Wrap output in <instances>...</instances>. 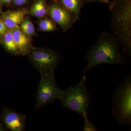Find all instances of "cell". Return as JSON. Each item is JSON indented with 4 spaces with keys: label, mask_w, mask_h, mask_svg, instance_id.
<instances>
[{
    "label": "cell",
    "mask_w": 131,
    "mask_h": 131,
    "mask_svg": "<svg viewBox=\"0 0 131 131\" xmlns=\"http://www.w3.org/2000/svg\"><path fill=\"white\" fill-rule=\"evenodd\" d=\"M24 1H25L26 2L27 0H24Z\"/></svg>",
    "instance_id": "22"
},
{
    "label": "cell",
    "mask_w": 131,
    "mask_h": 131,
    "mask_svg": "<svg viewBox=\"0 0 131 131\" xmlns=\"http://www.w3.org/2000/svg\"><path fill=\"white\" fill-rule=\"evenodd\" d=\"M41 75L36 96L37 108L58 100L61 91L57 86L54 73H45Z\"/></svg>",
    "instance_id": "5"
},
{
    "label": "cell",
    "mask_w": 131,
    "mask_h": 131,
    "mask_svg": "<svg viewBox=\"0 0 131 131\" xmlns=\"http://www.w3.org/2000/svg\"><path fill=\"white\" fill-rule=\"evenodd\" d=\"M31 59L40 74L54 73L59 57L51 51L35 50L31 52Z\"/></svg>",
    "instance_id": "6"
},
{
    "label": "cell",
    "mask_w": 131,
    "mask_h": 131,
    "mask_svg": "<svg viewBox=\"0 0 131 131\" xmlns=\"http://www.w3.org/2000/svg\"><path fill=\"white\" fill-rule=\"evenodd\" d=\"M6 2H9L12 1V0H4Z\"/></svg>",
    "instance_id": "21"
},
{
    "label": "cell",
    "mask_w": 131,
    "mask_h": 131,
    "mask_svg": "<svg viewBox=\"0 0 131 131\" xmlns=\"http://www.w3.org/2000/svg\"><path fill=\"white\" fill-rule=\"evenodd\" d=\"M49 13L53 20L63 29L70 28L75 20L68 10L59 5H51Z\"/></svg>",
    "instance_id": "8"
},
{
    "label": "cell",
    "mask_w": 131,
    "mask_h": 131,
    "mask_svg": "<svg viewBox=\"0 0 131 131\" xmlns=\"http://www.w3.org/2000/svg\"><path fill=\"white\" fill-rule=\"evenodd\" d=\"M31 14L34 16L37 17H43L47 13L44 3L42 0L35 3L31 10Z\"/></svg>",
    "instance_id": "13"
},
{
    "label": "cell",
    "mask_w": 131,
    "mask_h": 131,
    "mask_svg": "<svg viewBox=\"0 0 131 131\" xmlns=\"http://www.w3.org/2000/svg\"><path fill=\"white\" fill-rule=\"evenodd\" d=\"M4 43L5 47L8 51L15 54L19 53L14 39L12 31H9L5 33Z\"/></svg>",
    "instance_id": "12"
},
{
    "label": "cell",
    "mask_w": 131,
    "mask_h": 131,
    "mask_svg": "<svg viewBox=\"0 0 131 131\" xmlns=\"http://www.w3.org/2000/svg\"><path fill=\"white\" fill-rule=\"evenodd\" d=\"M7 26L3 21L0 20V35L5 34L7 31Z\"/></svg>",
    "instance_id": "17"
},
{
    "label": "cell",
    "mask_w": 131,
    "mask_h": 131,
    "mask_svg": "<svg viewBox=\"0 0 131 131\" xmlns=\"http://www.w3.org/2000/svg\"><path fill=\"white\" fill-rule=\"evenodd\" d=\"M86 1L90 2H100L103 3H106V4H108V3H110V2H109L108 0H86Z\"/></svg>",
    "instance_id": "19"
},
{
    "label": "cell",
    "mask_w": 131,
    "mask_h": 131,
    "mask_svg": "<svg viewBox=\"0 0 131 131\" xmlns=\"http://www.w3.org/2000/svg\"><path fill=\"white\" fill-rule=\"evenodd\" d=\"M12 32L19 53L25 54L28 52L29 40L26 35L18 28L14 29Z\"/></svg>",
    "instance_id": "10"
},
{
    "label": "cell",
    "mask_w": 131,
    "mask_h": 131,
    "mask_svg": "<svg viewBox=\"0 0 131 131\" xmlns=\"http://www.w3.org/2000/svg\"><path fill=\"white\" fill-rule=\"evenodd\" d=\"M4 129L2 126L0 124V131H4Z\"/></svg>",
    "instance_id": "20"
},
{
    "label": "cell",
    "mask_w": 131,
    "mask_h": 131,
    "mask_svg": "<svg viewBox=\"0 0 131 131\" xmlns=\"http://www.w3.org/2000/svg\"><path fill=\"white\" fill-rule=\"evenodd\" d=\"M88 63L84 75L90 70L101 64H120L123 59L117 43L112 37L104 34L87 54Z\"/></svg>",
    "instance_id": "1"
},
{
    "label": "cell",
    "mask_w": 131,
    "mask_h": 131,
    "mask_svg": "<svg viewBox=\"0 0 131 131\" xmlns=\"http://www.w3.org/2000/svg\"><path fill=\"white\" fill-rule=\"evenodd\" d=\"M14 2L17 6H21L25 4L26 1L24 0H14Z\"/></svg>",
    "instance_id": "18"
},
{
    "label": "cell",
    "mask_w": 131,
    "mask_h": 131,
    "mask_svg": "<svg viewBox=\"0 0 131 131\" xmlns=\"http://www.w3.org/2000/svg\"><path fill=\"white\" fill-rule=\"evenodd\" d=\"M39 27L42 31H51L54 30L55 26L52 21L49 19H45L40 21Z\"/></svg>",
    "instance_id": "16"
},
{
    "label": "cell",
    "mask_w": 131,
    "mask_h": 131,
    "mask_svg": "<svg viewBox=\"0 0 131 131\" xmlns=\"http://www.w3.org/2000/svg\"><path fill=\"white\" fill-rule=\"evenodd\" d=\"M2 119L8 129L12 131H22L25 130L26 117L14 110L4 108Z\"/></svg>",
    "instance_id": "7"
},
{
    "label": "cell",
    "mask_w": 131,
    "mask_h": 131,
    "mask_svg": "<svg viewBox=\"0 0 131 131\" xmlns=\"http://www.w3.org/2000/svg\"><path fill=\"white\" fill-rule=\"evenodd\" d=\"M20 28L22 31L26 35H32L35 31L34 26L32 22L28 20H26L21 23Z\"/></svg>",
    "instance_id": "14"
},
{
    "label": "cell",
    "mask_w": 131,
    "mask_h": 131,
    "mask_svg": "<svg viewBox=\"0 0 131 131\" xmlns=\"http://www.w3.org/2000/svg\"><path fill=\"white\" fill-rule=\"evenodd\" d=\"M112 113L120 125L131 126V78L127 77L118 87L112 100Z\"/></svg>",
    "instance_id": "4"
},
{
    "label": "cell",
    "mask_w": 131,
    "mask_h": 131,
    "mask_svg": "<svg viewBox=\"0 0 131 131\" xmlns=\"http://www.w3.org/2000/svg\"><path fill=\"white\" fill-rule=\"evenodd\" d=\"M113 26L126 53L130 55L131 0H115L111 6Z\"/></svg>",
    "instance_id": "2"
},
{
    "label": "cell",
    "mask_w": 131,
    "mask_h": 131,
    "mask_svg": "<svg viewBox=\"0 0 131 131\" xmlns=\"http://www.w3.org/2000/svg\"><path fill=\"white\" fill-rule=\"evenodd\" d=\"M86 112H84L82 114L84 119V125L83 127V130L84 131H96L98 129L96 126L91 123L87 117Z\"/></svg>",
    "instance_id": "15"
},
{
    "label": "cell",
    "mask_w": 131,
    "mask_h": 131,
    "mask_svg": "<svg viewBox=\"0 0 131 131\" xmlns=\"http://www.w3.org/2000/svg\"><path fill=\"white\" fill-rule=\"evenodd\" d=\"M64 8L72 15L75 20L79 19L83 0H60Z\"/></svg>",
    "instance_id": "11"
},
{
    "label": "cell",
    "mask_w": 131,
    "mask_h": 131,
    "mask_svg": "<svg viewBox=\"0 0 131 131\" xmlns=\"http://www.w3.org/2000/svg\"><path fill=\"white\" fill-rule=\"evenodd\" d=\"M27 14L25 9L9 11L3 15L2 21L10 29L18 28L19 25L22 23Z\"/></svg>",
    "instance_id": "9"
},
{
    "label": "cell",
    "mask_w": 131,
    "mask_h": 131,
    "mask_svg": "<svg viewBox=\"0 0 131 131\" xmlns=\"http://www.w3.org/2000/svg\"><path fill=\"white\" fill-rule=\"evenodd\" d=\"M86 78L83 75L75 87L61 90L59 98L65 108L80 115L88 112L91 105V98L86 86Z\"/></svg>",
    "instance_id": "3"
}]
</instances>
